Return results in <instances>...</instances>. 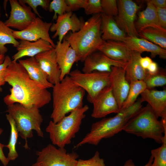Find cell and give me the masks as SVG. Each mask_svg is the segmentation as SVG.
Returning a JSON list of instances; mask_svg holds the SVG:
<instances>
[{
    "mask_svg": "<svg viewBox=\"0 0 166 166\" xmlns=\"http://www.w3.org/2000/svg\"><path fill=\"white\" fill-rule=\"evenodd\" d=\"M5 80L11 86L10 93L3 98L7 106L17 103L27 108L39 109L52 99V95L47 89L31 79L18 62L12 61L8 65Z\"/></svg>",
    "mask_w": 166,
    "mask_h": 166,
    "instance_id": "cell-1",
    "label": "cell"
},
{
    "mask_svg": "<svg viewBox=\"0 0 166 166\" xmlns=\"http://www.w3.org/2000/svg\"><path fill=\"white\" fill-rule=\"evenodd\" d=\"M142 103L138 100L131 106L121 109L115 116L93 123L89 132L75 148L85 144L97 145L102 139L110 138L123 130L128 121L142 108Z\"/></svg>",
    "mask_w": 166,
    "mask_h": 166,
    "instance_id": "cell-2",
    "label": "cell"
},
{
    "mask_svg": "<svg viewBox=\"0 0 166 166\" xmlns=\"http://www.w3.org/2000/svg\"><path fill=\"white\" fill-rule=\"evenodd\" d=\"M52 88L50 117L54 123L58 122L67 114L83 106L85 91L75 84L69 75L54 85Z\"/></svg>",
    "mask_w": 166,
    "mask_h": 166,
    "instance_id": "cell-3",
    "label": "cell"
},
{
    "mask_svg": "<svg viewBox=\"0 0 166 166\" xmlns=\"http://www.w3.org/2000/svg\"><path fill=\"white\" fill-rule=\"evenodd\" d=\"M101 14L93 15L78 31L64 38L76 53L79 61L83 62L89 55L98 51L105 42L101 38Z\"/></svg>",
    "mask_w": 166,
    "mask_h": 166,
    "instance_id": "cell-4",
    "label": "cell"
},
{
    "mask_svg": "<svg viewBox=\"0 0 166 166\" xmlns=\"http://www.w3.org/2000/svg\"><path fill=\"white\" fill-rule=\"evenodd\" d=\"M158 119L148 104L128 121L123 130L144 139H152L162 144L166 133V120L159 121Z\"/></svg>",
    "mask_w": 166,
    "mask_h": 166,
    "instance_id": "cell-5",
    "label": "cell"
},
{
    "mask_svg": "<svg viewBox=\"0 0 166 166\" xmlns=\"http://www.w3.org/2000/svg\"><path fill=\"white\" fill-rule=\"evenodd\" d=\"M89 109L87 105L77 108L65 116L57 123L49 121L45 128L52 144L58 147L65 148L69 144L79 132L85 114Z\"/></svg>",
    "mask_w": 166,
    "mask_h": 166,
    "instance_id": "cell-6",
    "label": "cell"
},
{
    "mask_svg": "<svg viewBox=\"0 0 166 166\" xmlns=\"http://www.w3.org/2000/svg\"><path fill=\"white\" fill-rule=\"evenodd\" d=\"M7 108L6 112L14 120L20 136L25 140L26 149L28 148L27 139L33 137V130L39 137H44L41 128L43 119L39 109L35 107L27 108L17 103L7 106Z\"/></svg>",
    "mask_w": 166,
    "mask_h": 166,
    "instance_id": "cell-7",
    "label": "cell"
},
{
    "mask_svg": "<svg viewBox=\"0 0 166 166\" xmlns=\"http://www.w3.org/2000/svg\"><path fill=\"white\" fill-rule=\"evenodd\" d=\"M110 73L94 71L88 73L78 69L71 71L69 76L73 82L87 93L90 102L105 88L110 85Z\"/></svg>",
    "mask_w": 166,
    "mask_h": 166,
    "instance_id": "cell-8",
    "label": "cell"
},
{
    "mask_svg": "<svg viewBox=\"0 0 166 166\" xmlns=\"http://www.w3.org/2000/svg\"><path fill=\"white\" fill-rule=\"evenodd\" d=\"M36 161L32 166H76L78 154L68 152L65 148H57L49 144L36 152Z\"/></svg>",
    "mask_w": 166,
    "mask_h": 166,
    "instance_id": "cell-9",
    "label": "cell"
},
{
    "mask_svg": "<svg viewBox=\"0 0 166 166\" xmlns=\"http://www.w3.org/2000/svg\"><path fill=\"white\" fill-rule=\"evenodd\" d=\"M117 1L118 13L114 18L118 26L127 36L138 37L135 20L140 6L131 0Z\"/></svg>",
    "mask_w": 166,
    "mask_h": 166,
    "instance_id": "cell-10",
    "label": "cell"
},
{
    "mask_svg": "<svg viewBox=\"0 0 166 166\" xmlns=\"http://www.w3.org/2000/svg\"><path fill=\"white\" fill-rule=\"evenodd\" d=\"M11 7L9 18L4 22L7 26L22 31L27 28L36 18L31 8L20 0H9Z\"/></svg>",
    "mask_w": 166,
    "mask_h": 166,
    "instance_id": "cell-11",
    "label": "cell"
},
{
    "mask_svg": "<svg viewBox=\"0 0 166 166\" xmlns=\"http://www.w3.org/2000/svg\"><path fill=\"white\" fill-rule=\"evenodd\" d=\"M90 103L93 105L91 116L94 118L104 117L111 113H117L120 110L110 85L103 89Z\"/></svg>",
    "mask_w": 166,
    "mask_h": 166,
    "instance_id": "cell-12",
    "label": "cell"
},
{
    "mask_svg": "<svg viewBox=\"0 0 166 166\" xmlns=\"http://www.w3.org/2000/svg\"><path fill=\"white\" fill-rule=\"evenodd\" d=\"M51 22H44L38 17L25 29L21 31L14 30L13 35L16 39L34 42L42 39L49 42L55 48L56 45L51 38L49 32Z\"/></svg>",
    "mask_w": 166,
    "mask_h": 166,
    "instance_id": "cell-13",
    "label": "cell"
},
{
    "mask_svg": "<svg viewBox=\"0 0 166 166\" xmlns=\"http://www.w3.org/2000/svg\"><path fill=\"white\" fill-rule=\"evenodd\" d=\"M55 23H52L50 29L51 32H55L52 38L58 37V43H61L69 31L73 33L78 31L85 21L78 18L72 12H66L58 16Z\"/></svg>",
    "mask_w": 166,
    "mask_h": 166,
    "instance_id": "cell-14",
    "label": "cell"
},
{
    "mask_svg": "<svg viewBox=\"0 0 166 166\" xmlns=\"http://www.w3.org/2000/svg\"><path fill=\"white\" fill-rule=\"evenodd\" d=\"M82 69L83 73L94 71L110 73L112 66L124 68L127 62L113 60L97 51L90 54L84 60Z\"/></svg>",
    "mask_w": 166,
    "mask_h": 166,
    "instance_id": "cell-15",
    "label": "cell"
},
{
    "mask_svg": "<svg viewBox=\"0 0 166 166\" xmlns=\"http://www.w3.org/2000/svg\"><path fill=\"white\" fill-rule=\"evenodd\" d=\"M55 49L57 62L61 72V81L69 75L73 64L79 61L76 53L65 38L61 43L57 42Z\"/></svg>",
    "mask_w": 166,
    "mask_h": 166,
    "instance_id": "cell-16",
    "label": "cell"
},
{
    "mask_svg": "<svg viewBox=\"0 0 166 166\" xmlns=\"http://www.w3.org/2000/svg\"><path fill=\"white\" fill-rule=\"evenodd\" d=\"M109 78L110 85L121 110L127 97L130 86V83L126 78L124 68L112 66Z\"/></svg>",
    "mask_w": 166,
    "mask_h": 166,
    "instance_id": "cell-17",
    "label": "cell"
},
{
    "mask_svg": "<svg viewBox=\"0 0 166 166\" xmlns=\"http://www.w3.org/2000/svg\"><path fill=\"white\" fill-rule=\"evenodd\" d=\"M35 57L50 83L54 85L60 81L61 72L57 62L55 48L40 53Z\"/></svg>",
    "mask_w": 166,
    "mask_h": 166,
    "instance_id": "cell-18",
    "label": "cell"
},
{
    "mask_svg": "<svg viewBox=\"0 0 166 166\" xmlns=\"http://www.w3.org/2000/svg\"><path fill=\"white\" fill-rule=\"evenodd\" d=\"M140 99L142 103L148 102L156 117L166 119V90H158L146 88L141 94Z\"/></svg>",
    "mask_w": 166,
    "mask_h": 166,
    "instance_id": "cell-19",
    "label": "cell"
},
{
    "mask_svg": "<svg viewBox=\"0 0 166 166\" xmlns=\"http://www.w3.org/2000/svg\"><path fill=\"white\" fill-rule=\"evenodd\" d=\"M16 48L17 52L12 57V61H17L25 57H35L38 54L53 48L48 42L40 39L34 42L21 40Z\"/></svg>",
    "mask_w": 166,
    "mask_h": 166,
    "instance_id": "cell-20",
    "label": "cell"
},
{
    "mask_svg": "<svg viewBox=\"0 0 166 166\" xmlns=\"http://www.w3.org/2000/svg\"><path fill=\"white\" fill-rule=\"evenodd\" d=\"M124 42L131 50L140 53L144 52H150L151 57L154 58L159 56L160 58H166V49H163L147 40L137 37L127 36Z\"/></svg>",
    "mask_w": 166,
    "mask_h": 166,
    "instance_id": "cell-21",
    "label": "cell"
},
{
    "mask_svg": "<svg viewBox=\"0 0 166 166\" xmlns=\"http://www.w3.org/2000/svg\"><path fill=\"white\" fill-rule=\"evenodd\" d=\"M99 51L110 59L127 62L130 59L131 50L124 42L105 41Z\"/></svg>",
    "mask_w": 166,
    "mask_h": 166,
    "instance_id": "cell-22",
    "label": "cell"
},
{
    "mask_svg": "<svg viewBox=\"0 0 166 166\" xmlns=\"http://www.w3.org/2000/svg\"><path fill=\"white\" fill-rule=\"evenodd\" d=\"M101 38L108 40L124 42L127 35L118 26L114 18L102 13L101 14Z\"/></svg>",
    "mask_w": 166,
    "mask_h": 166,
    "instance_id": "cell-23",
    "label": "cell"
},
{
    "mask_svg": "<svg viewBox=\"0 0 166 166\" xmlns=\"http://www.w3.org/2000/svg\"><path fill=\"white\" fill-rule=\"evenodd\" d=\"M18 61L25 69L31 79L47 89L53 87V85L48 81L46 75L35 57L20 59Z\"/></svg>",
    "mask_w": 166,
    "mask_h": 166,
    "instance_id": "cell-24",
    "label": "cell"
},
{
    "mask_svg": "<svg viewBox=\"0 0 166 166\" xmlns=\"http://www.w3.org/2000/svg\"><path fill=\"white\" fill-rule=\"evenodd\" d=\"M141 54L131 50L130 59L124 68L126 79L129 83L134 81H143L146 75L147 71L141 67L140 63Z\"/></svg>",
    "mask_w": 166,
    "mask_h": 166,
    "instance_id": "cell-25",
    "label": "cell"
},
{
    "mask_svg": "<svg viewBox=\"0 0 166 166\" xmlns=\"http://www.w3.org/2000/svg\"><path fill=\"white\" fill-rule=\"evenodd\" d=\"M145 1L146 7L145 9L139 13L137 20L135 23L137 31L148 27L162 28L159 25L156 7L147 0Z\"/></svg>",
    "mask_w": 166,
    "mask_h": 166,
    "instance_id": "cell-26",
    "label": "cell"
},
{
    "mask_svg": "<svg viewBox=\"0 0 166 166\" xmlns=\"http://www.w3.org/2000/svg\"><path fill=\"white\" fill-rule=\"evenodd\" d=\"M140 38H144L166 49V29L148 27L138 31Z\"/></svg>",
    "mask_w": 166,
    "mask_h": 166,
    "instance_id": "cell-27",
    "label": "cell"
},
{
    "mask_svg": "<svg viewBox=\"0 0 166 166\" xmlns=\"http://www.w3.org/2000/svg\"><path fill=\"white\" fill-rule=\"evenodd\" d=\"M14 30L6 26L4 22L0 19V54L5 55L8 51L5 46L7 44H11L16 48L19 44L13 35Z\"/></svg>",
    "mask_w": 166,
    "mask_h": 166,
    "instance_id": "cell-28",
    "label": "cell"
},
{
    "mask_svg": "<svg viewBox=\"0 0 166 166\" xmlns=\"http://www.w3.org/2000/svg\"><path fill=\"white\" fill-rule=\"evenodd\" d=\"M6 117L10 126V140L8 144L5 146L9 150L7 158L10 161L15 160L18 156L16 149V146L19 133L15 121L11 116L8 113L6 114Z\"/></svg>",
    "mask_w": 166,
    "mask_h": 166,
    "instance_id": "cell-29",
    "label": "cell"
},
{
    "mask_svg": "<svg viewBox=\"0 0 166 166\" xmlns=\"http://www.w3.org/2000/svg\"><path fill=\"white\" fill-rule=\"evenodd\" d=\"M146 88V84L143 81L137 80L130 82L127 97L121 109L127 108L133 105L139 95Z\"/></svg>",
    "mask_w": 166,
    "mask_h": 166,
    "instance_id": "cell-30",
    "label": "cell"
},
{
    "mask_svg": "<svg viewBox=\"0 0 166 166\" xmlns=\"http://www.w3.org/2000/svg\"><path fill=\"white\" fill-rule=\"evenodd\" d=\"M143 81L147 88L152 89L158 86H162L166 84V73L162 69H159L156 73L151 74L147 71L146 75Z\"/></svg>",
    "mask_w": 166,
    "mask_h": 166,
    "instance_id": "cell-31",
    "label": "cell"
},
{
    "mask_svg": "<svg viewBox=\"0 0 166 166\" xmlns=\"http://www.w3.org/2000/svg\"><path fill=\"white\" fill-rule=\"evenodd\" d=\"M151 153L153 158L151 166H166V133L161 146L152 149Z\"/></svg>",
    "mask_w": 166,
    "mask_h": 166,
    "instance_id": "cell-32",
    "label": "cell"
},
{
    "mask_svg": "<svg viewBox=\"0 0 166 166\" xmlns=\"http://www.w3.org/2000/svg\"><path fill=\"white\" fill-rule=\"evenodd\" d=\"M49 11H54L53 20H56L58 16H60L66 12H71L67 5L65 0H53L50 2Z\"/></svg>",
    "mask_w": 166,
    "mask_h": 166,
    "instance_id": "cell-33",
    "label": "cell"
},
{
    "mask_svg": "<svg viewBox=\"0 0 166 166\" xmlns=\"http://www.w3.org/2000/svg\"><path fill=\"white\" fill-rule=\"evenodd\" d=\"M103 13L115 18L117 15L118 8L116 0H101Z\"/></svg>",
    "mask_w": 166,
    "mask_h": 166,
    "instance_id": "cell-34",
    "label": "cell"
},
{
    "mask_svg": "<svg viewBox=\"0 0 166 166\" xmlns=\"http://www.w3.org/2000/svg\"><path fill=\"white\" fill-rule=\"evenodd\" d=\"M84 9L87 15H95L103 13L101 0H87Z\"/></svg>",
    "mask_w": 166,
    "mask_h": 166,
    "instance_id": "cell-35",
    "label": "cell"
},
{
    "mask_svg": "<svg viewBox=\"0 0 166 166\" xmlns=\"http://www.w3.org/2000/svg\"><path fill=\"white\" fill-rule=\"evenodd\" d=\"M76 166H105V164L104 160L100 158L99 152L97 151L89 159L77 160Z\"/></svg>",
    "mask_w": 166,
    "mask_h": 166,
    "instance_id": "cell-36",
    "label": "cell"
},
{
    "mask_svg": "<svg viewBox=\"0 0 166 166\" xmlns=\"http://www.w3.org/2000/svg\"><path fill=\"white\" fill-rule=\"evenodd\" d=\"M22 2L27 4L33 11L36 15L42 18V17L39 14L37 8L40 6L45 11L48 10L49 3V0H20Z\"/></svg>",
    "mask_w": 166,
    "mask_h": 166,
    "instance_id": "cell-37",
    "label": "cell"
},
{
    "mask_svg": "<svg viewBox=\"0 0 166 166\" xmlns=\"http://www.w3.org/2000/svg\"><path fill=\"white\" fill-rule=\"evenodd\" d=\"M12 61L11 58L8 55L5 57L4 62L0 65V92L2 91V87L6 83L5 80V76L6 70L7 67Z\"/></svg>",
    "mask_w": 166,
    "mask_h": 166,
    "instance_id": "cell-38",
    "label": "cell"
},
{
    "mask_svg": "<svg viewBox=\"0 0 166 166\" xmlns=\"http://www.w3.org/2000/svg\"><path fill=\"white\" fill-rule=\"evenodd\" d=\"M70 11L77 10L81 8L84 9L87 0H65Z\"/></svg>",
    "mask_w": 166,
    "mask_h": 166,
    "instance_id": "cell-39",
    "label": "cell"
},
{
    "mask_svg": "<svg viewBox=\"0 0 166 166\" xmlns=\"http://www.w3.org/2000/svg\"><path fill=\"white\" fill-rule=\"evenodd\" d=\"M156 8L159 25L161 28L166 29V8Z\"/></svg>",
    "mask_w": 166,
    "mask_h": 166,
    "instance_id": "cell-40",
    "label": "cell"
},
{
    "mask_svg": "<svg viewBox=\"0 0 166 166\" xmlns=\"http://www.w3.org/2000/svg\"><path fill=\"white\" fill-rule=\"evenodd\" d=\"M2 131L3 130L0 128V135ZM5 146V145L0 143V161L4 166H7L9 161L5 156L3 151V148Z\"/></svg>",
    "mask_w": 166,
    "mask_h": 166,
    "instance_id": "cell-41",
    "label": "cell"
},
{
    "mask_svg": "<svg viewBox=\"0 0 166 166\" xmlns=\"http://www.w3.org/2000/svg\"><path fill=\"white\" fill-rule=\"evenodd\" d=\"M140 63L141 67L145 70H147L150 64L153 61L150 57L146 56L142 57L140 59Z\"/></svg>",
    "mask_w": 166,
    "mask_h": 166,
    "instance_id": "cell-42",
    "label": "cell"
},
{
    "mask_svg": "<svg viewBox=\"0 0 166 166\" xmlns=\"http://www.w3.org/2000/svg\"><path fill=\"white\" fill-rule=\"evenodd\" d=\"M147 1L156 7L166 8V0H148Z\"/></svg>",
    "mask_w": 166,
    "mask_h": 166,
    "instance_id": "cell-43",
    "label": "cell"
},
{
    "mask_svg": "<svg viewBox=\"0 0 166 166\" xmlns=\"http://www.w3.org/2000/svg\"><path fill=\"white\" fill-rule=\"evenodd\" d=\"M159 69V68L157 64L153 61L150 64L146 70L149 73L153 74L157 72Z\"/></svg>",
    "mask_w": 166,
    "mask_h": 166,
    "instance_id": "cell-44",
    "label": "cell"
},
{
    "mask_svg": "<svg viewBox=\"0 0 166 166\" xmlns=\"http://www.w3.org/2000/svg\"><path fill=\"white\" fill-rule=\"evenodd\" d=\"M153 161V158L152 156L150 157L148 163L144 166H151ZM123 166H136L131 159L126 160Z\"/></svg>",
    "mask_w": 166,
    "mask_h": 166,
    "instance_id": "cell-45",
    "label": "cell"
},
{
    "mask_svg": "<svg viewBox=\"0 0 166 166\" xmlns=\"http://www.w3.org/2000/svg\"><path fill=\"white\" fill-rule=\"evenodd\" d=\"M5 57V55L0 54V65L2 64L4 62Z\"/></svg>",
    "mask_w": 166,
    "mask_h": 166,
    "instance_id": "cell-46",
    "label": "cell"
},
{
    "mask_svg": "<svg viewBox=\"0 0 166 166\" xmlns=\"http://www.w3.org/2000/svg\"><path fill=\"white\" fill-rule=\"evenodd\" d=\"M0 11H1V9H0V18L1 17V13H0Z\"/></svg>",
    "mask_w": 166,
    "mask_h": 166,
    "instance_id": "cell-47",
    "label": "cell"
}]
</instances>
